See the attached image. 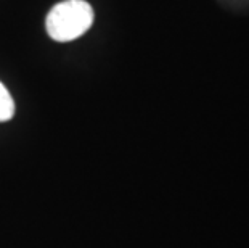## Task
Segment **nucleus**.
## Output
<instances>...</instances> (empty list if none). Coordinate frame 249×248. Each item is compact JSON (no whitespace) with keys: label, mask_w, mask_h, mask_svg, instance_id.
Listing matches in <instances>:
<instances>
[{"label":"nucleus","mask_w":249,"mask_h":248,"mask_svg":"<svg viewBox=\"0 0 249 248\" xmlns=\"http://www.w3.org/2000/svg\"><path fill=\"white\" fill-rule=\"evenodd\" d=\"M93 23V8L86 0H63L50 10L45 29L50 39L71 42L81 38Z\"/></svg>","instance_id":"f257e3e1"},{"label":"nucleus","mask_w":249,"mask_h":248,"mask_svg":"<svg viewBox=\"0 0 249 248\" xmlns=\"http://www.w3.org/2000/svg\"><path fill=\"white\" fill-rule=\"evenodd\" d=\"M15 114V102L8 89L0 82V123L10 121Z\"/></svg>","instance_id":"f03ea898"}]
</instances>
